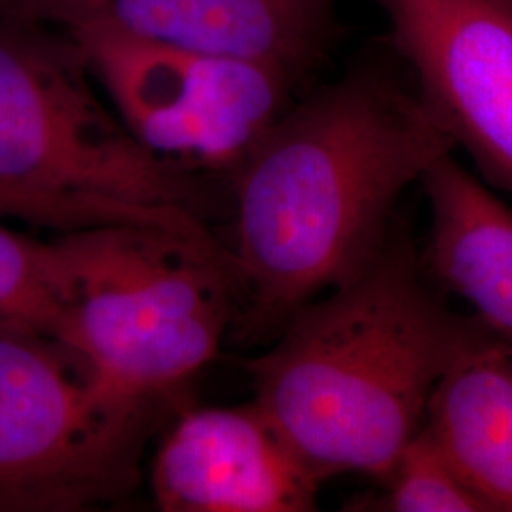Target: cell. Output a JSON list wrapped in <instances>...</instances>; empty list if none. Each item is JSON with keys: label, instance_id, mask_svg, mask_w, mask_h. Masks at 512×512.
<instances>
[{"label": "cell", "instance_id": "cell-1", "mask_svg": "<svg viewBox=\"0 0 512 512\" xmlns=\"http://www.w3.org/2000/svg\"><path fill=\"white\" fill-rule=\"evenodd\" d=\"M456 143L416 86L361 63L285 110L228 175V266L251 327L279 330L385 249L399 198Z\"/></svg>", "mask_w": 512, "mask_h": 512}, {"label": "cell", "instance_id": "cell-2", "mask_svg": "<svg viewBox=\"0 0 512 512\" xmlns=\"http://www.w3.org/2000/svg\"><path fill=\"white\" fill-rule=\"evenodd\" d=\"M494 340L482 323L444 310L410 255L385 245L365 270L296 311L249 363L253 403L321 480H382L423 429L448 370Z\"/></svg>", "mask_w": 512, "mask_h": 512}, {"label": "cell", "instance_id": "cell-3", "mask_svg": "<svg viewBox=\"0 0 512 512\" xmlns=\"http://www.w3.org/2000/svg\"><path fill=\"white\" fill-rule=\"evenodd\" d=\"M67 294L71 353L120 401L162 412L219 353L234 277L215 241L109 222L52 241Z\"/></svg>", "mask_w": 512, "mask_h": 512}, {"label": "cell", "instance_id": "cell-4", "mask_svg": "<svg viewBox=\"0 0 512 512\" xmlns=\"http://www.w3.org/2000/svg\"><path fill=\"white\" fill-rule=\"evenodd\" d=\"M67 31L0 14V183L213 241L198 171L145 147Z\"/></svg>", "mask_w": 512, "mask_h": 512}, {"label": "cell", "instance_id": "cell-5", "mask_svg": "<svg viewBox=\"0 0 512 512\" xmlns=\"http://www.w3.org/2000/svg\"><path fill=\"white\" fill-rule=\"evenodd\" d=\"M158 416L114 397L54 340L0 327V512L126 499Z\"/></svg>", "mask_w": 512, "mask_h": 512}, {"label": "cell", "instance_id": "cell-6", "mask_svg": "<svg viewBox=\"0 0 512 512\" xmlns=\"http://www.w3.org/2000/svg\"><path fill=\"white\" fill-rule=\"evenodd\" d=\"M129 131L192 171L230 175L293 105L279 67L103 29L67 31Z\"/></svg>", "mask_w": 512, "mask_h": 512}, {"label": "cell", "instance_id": "cell-7", "mask_svg": "<svg viewBox=\"0 0 512 512\" xmlns=\"http://www.w3.org/2000/svg\"><path fill=\"white\" fill-rule=\"evenodd\" d=\"M423 101L512 194V0H368Z\"/></svg>", "mask_w": 512, "mask_h": 512}, {"label": "cell", "instance_id": "cell-8", "mask_svg": "<svg viewBox=\"0 0 512 512\" xmlns=\"http://www.w3.org/2000/svg\"><path fill=\"white\" fill-rule=\"evenodd\" d=\"M340 0H0V14L266 63L298 80L342 37Z\"/></svg>", "mask_w": 512, "mask_h": 512}, {"label": "cell", "instance_id": "cell-9", "mask_svg": "<svg viewBox=\"0 0 512 512\" xmlns=\"http://www.w3.org/2000/svg\"><path fill=\"white\" fill-rule=\"evenodd\" d=\"M321 482L255 403L184 412L150 469L165 512H308Z\"/></svg>", "mask_w": 512, "mask_h": 512}, {"label": "cell", "instance_id": "cell-10", "mask_svg": "<svg viewBox=\"0 0 512 512\" xmlns=\"http://www.w3.org/2000/svg\"><path fill=\"white\" fill-rule=\"evenodd\" d=\"M431 205L429 262L476 321L512 344V209L456 162L440 156L423 175Z\"/></svg>", "mask_w": 512, "mask_h": 512}, {"label": "cell", "instance_id": "cell-11", "mask_svg": "<svg viewBox=\"0 0 512 512\" xmlns=\"http://www.w3.org/2000/svg\"><path fill=\"white\" fill-rule=\"evenodd\" d=\"M425 429L486 511L512 512V363L505 342L459 357L431 399Z\"/></svg>", "mask_w": 512, "mask_h": 512}, {"label": "cell", "instance_id": "cell-12", "mask_svg": "<svg viewBox=\"0 0 512 512\" xmlns=\"http://www.w3.org/2000/svg\"><path fill=\"white\" fill-rule=\"evenodd\" d=\"M0 327L37 332L71 351L73 319L54 243L16 234L2 222Z\"/></svg>", "mask_w": 512, "mask_h": 512}, {"label": "cell", "instance_id": "cell-13", "mask_svg": "<svg viewBox=\"0 0 512 512\" xmlns=\"http://www.w3.org/2000/svg\"><path fill=\"white\" fill-rule=\"evenodd\" d=\"M382 480L385 482V494L374 503L380 511H486L482 501L459 478L425 425L404 446Z\"/></svg>", "mask_w": 512, "mask_h": 512}]
</instances>
